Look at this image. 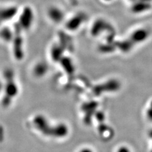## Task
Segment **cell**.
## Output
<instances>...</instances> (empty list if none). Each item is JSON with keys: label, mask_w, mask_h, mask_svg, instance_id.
I'll list each match as a JSON object with an SVG mask.
<instances>
[{"label": "cell", "mask_w": 152, "mask_h": 152, "mask_svg": "<svg viewBox=\"0 0 152 152\" xmlns=\"http://www.w3.org/2000/svg\"><path fill=\"white\" fill-rule=\"evenodd\" d=\"M18 21L15 30L19 32H26L29 29L33 22V13L31 8L25 7L19 10L18 14Z\"/></svg>", "instance_id": "obj_1"}, {"label": "cell", "mask_w": 152, "mask_h": 152, "mask_svg": "<svg viewBox=\"0 0 152 152\" xmlns=\"http://www.w3.org/2000/svg\"><path fill=\"white\" fill-rule=\"evenodd\" d=\"M15 31V30H14ZM21 32H18L15 31V36H14L12 41L11 42V45H12V54L14 58L20 60L23 58L24 56V41L20 34Z\"/></svg>", "instance_id": "obj_2"}, {"label": "cell", "mask_w": 152, "mask_h": 152, "mask_svg": "<svg viewBox=\"0 0 152 152\" xmlns=\"http://www.w3.org/2000/svg\"><path fill=\"white\" fill-rule=\"evenodd\" d=\"M20 8L15 5L0 6V26L18 15Z\"/></svg>", "instance_id": "obj_3"}, {"label": "cell", "mask_w": 152, "mask_h": 152, "mask_svg": "<svg viewBox=\"0 0 152 152\" xmlns=\"http://www.w3.org/2000/svg\"><path fill=\"white\" fill-rule=\"evenodd\" d=\"M1 26L3 27L0 28V41L4 43H11L15 36V31L5 26Z\"/></svg>", "instance_id": "obj_4"}]
</instances>
